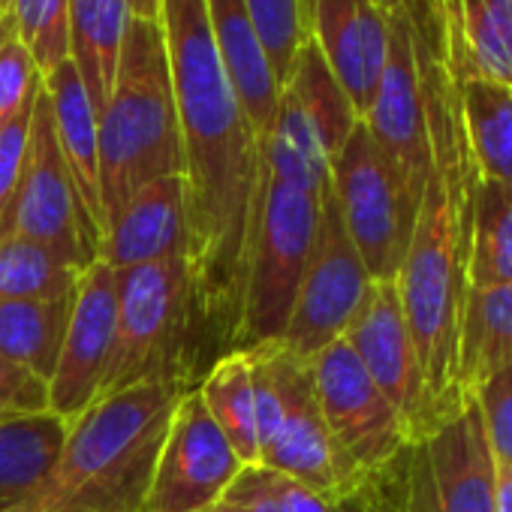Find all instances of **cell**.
<instances>
[{"label":"cell","instance_id":"cell-1","mask_svg":"<svg viewBox=\"0 0 512 512\" xmlns=\"http://www.w3.org/2000/svg\"><path fill=\"white\" fill-rule=\"evenodd\" d=\"M172 94L184 151L187 272L193 305L208 320H238L244 253L256 181L260 139L214 46L205 0H160Z\"/></svg>","mask_w":512,"mask_h":512},{"label":"cell","instance_id":"cell-2","mask_svg":"<svg viewBox=\"0 0 512 512\" xmlns=\"http://www.w3.org/2000/svg\"><path fill=\"white\" fill-rule=\"evenodd\" d=\"M410 16L425 85L431 169L395 281L416 344L431 425H437L470 404L458 389V335L470 296L479 169L467 139L458 85L440 64L422 0H413Z\"/></svg>","mask_w":512,"mask_h":512},{"label":"cell","instance_id":"cell-3","mask_svg":"<svg viewBox=\"0 0 512 512\" xmlns=\"http://www.w3.org/2000/svg\"><path fill=\"white\" fill-rule=\"evenodd\" d=\"M181 392L178 374H166L94 401L70 425L49 479L7 512H145Z\"/></svg>","mask_w":512,"mask_h":512},{"label":"cell","instance_id":"cell-4","mask_svg":"<svg viewBox=\"0 0 512 512\" xmlns=\"http://www.w3.org/2000/svg\"><path fill=\"white\" fill-rule=\"evenodd\" d=\"M97 142L103 232L142 187L184 175L166 37L157 19L136 16L130 25L115 88L97 118Z\"/></svg>","mask_w":512,"mask_h":512},{"label":"cell","instance_id":"cell-5","mask_svg":"<svg viewBox=\"0 0 512 512\" xmlns=\"http://www.w3.org/2000/svg\"><path fill=\"white\" fill-rule=\"evenodd\" d=\"M323 193L275 178L260 160L238 320L232 329L235 350H253L284 338L311 260Z\"/></svg>","mask_w":512,"mask_h":512},{"label":"cell","instance_id":"cell-6","mask_svg":"<svg viewBox=\"0 0 512 512\" xmlns=\"http://www.w3.org/2000/svg\"><path fill=\"white\" fill-rule=\"evenodd\" d=\"M395 485V512H497V461L476 401L437 422L383 470Z\"/></svg>","mask_w":512,"mask_h":512},{"label":"cell","instance_id":"cell-7","mask_svg":"<svg viewBox=\"0 0 512 512\" xmlns=\"http://www.w3.org/2000/svg\"><path fill=\"white\" fill-rule=\"evenodd\" d=\"M190 305L187 250L118 272V329L100 398L175 374V350Z\"/></svg>","mask_w":512,"mask_h":512},{"label":"cell","instance_id":"cell-8","mask_svg":"<svg viewBox=\"0 0 512 512\" xmlns=\"http://www.w3.org/2000/svg\"><path fill=\"white\" fill-rule=\"evenodd\" d=\"M332 193L371 281L398 278L419 202L362 121L332 160Z\"/></svg>","mask_w":512,"mask_h":512},{"label":"cell","instance_id":"cell-9","mask_svg":"<svg viewBox=\"0 0 512 512\" xmlns=\"http://www.w3.org/2000/svg\"><path fill=\"white\" fill-rule=\"evenodd\" d=\"M4 235L40 241L67 256L79 269H88L100 260V232L88 217L58 148L52 106L43 88L34 103L22 178Z\"/></svg>","mask_w":512,"mask_h":512},{"label":"cell","instance_id":"cell-10","mask_svg":"<svg viewBox=\"0 0 512 512\" xmlns=\"http://www.w3.org/2000/svg\"><path fill=\"white\" fill-rule=\"evenodd\" d=\"M368 287H371V275L356 244L347 235L329 181L320 205V223L311 247V260L281 344L293 356L311 362L329 344L344 338V332L350 329L353 317L359 314L368 296Z\"/></svg>","mask_w":512,"mask_h":512},{"label":"cell","instance_id":"cell-11","mask_svg":"<svg viewBox=\"0 0 512 512\" xmlns=\"http://www.w3.org/2000/svg\"><path fill=\"white\" fill-rule=\"evenodd\" d=\"M314 392L341 455L371 482L410 446L407 431L344 338L311 359Z\"/></svg>","mask_w":512,"mask_h":512},{"label":"cell","instance_id":"cell-12","mask_svg":"<svg viewBox=\"0 0 512 512\" xmlns=\"http://www.w3.org/2000/svg\"><path fill=\"white\" fill-rule=\"evenodd\" d=\"M281 383H284V413L275 434L260 446V464L296 479L299 485L347 503L356 500L368 479L341 455L335 446L329 425L323 419L311 362L293 356L281 344Z\"/></svg>","mask_w":512,"mask_h":512},{"label":"cell","instance_id":"cell-13","mask_svg":"<svg viewBox=\"0 0 512 512\" xmlns=\"http://www.w3.org/2000/svg\"><path fill=\"white\" fill-rule=\"evenodd\" d=\"M244 461L205 410L196 389H184L148 488L145 512H208L241 473Z\"/></svg>","mask_w":512,"mask_h":512},{"label":"cell","instance_id":"cell-14","mask_svg":"<svg viewBox=\"0 0 512 512\" xmlns=\"http://www.w3.org/2000/svg\"><path fill=\"white\" fill-rule=\"evenodd\" d=\"M413 7V4H410ZM407 10L389 13V55L377 85V94L362 118L371 139L392 163L413 199H422V187L431 169L425 85L416 46L413 16Z\"/></svg>","mask_w":512,"mask_h":512},{"label":"cell","instance_id":"cell-15","mask_svg":"<svg viewBox=\"0 0 512 512\" xmlns=\"http://www.w3.org/2000/svg\"><path fill=\"white\" fill-rule=\"evenodd\" d=\"M344 341L398 413L407 431V443L422 440L434 425L428 413V395L416 344L407 326L395 278L371 281L359 314L344 332Z\"/></svg>","mask_w":512,"mask_h":512},{"label":"cell","instance_id":"cell-16","mask_svg":"<svg viewBox=\"0 0 512 512\" xmlns=\"http://www.w3.org/2000/svg\"><path fill=\"white\" fill-rule=\"evenodd\" d=\"M118 329V272L103 260L91 263L73 290L70 320L58 365L49 383L52 413L76 422L97 398L112 362Z\"/></svg>","mask_w":512,"mask_h":512},{"label":"cell","instance_id":"cell-17","mask_svg":"<svg viewBox=\"0 0 512 512\" xmlns=\"http://www.w3.org/2000/svg\"><path fill=\"white\" fill-rule=\"evenodd\" d=\"M308 37L365 118L389 55V13L374 0H305Z\"/></svg>","mask_w":512,"mask_h":512},{"label":"cell","instance_id":"cell-18","mask_svg":"<svg viewBox=\"0 0 512 512\" xmlns=\"http://www.w3.org/2000/svg\"><path fill=\"white\" fill-rule=\"evenodd\" d=\"M443 70L458 82L512 85V0H422Z\"/></svg>","mask_w":512,"mask_h":512},{"label":"cell","instance_id":"cell-19","mask_svg":"<svg viewBox=\"0 0 512 512\" xmlns=\"http://www.w3.org/2000/svg\"><path fill=\"white\" fill-rule=\"evenodd\" d=\"M178 250H187L184 175H169L142 187L106 226L100 260L115 272H127Z\"/></svg>","mask_w":512,"mask_h":512},{"label":"cell","instance_id":"cell-20","mask_svg":"<svg viewBox=\"0 0 512 512\" xmlns=\"http://www.w3.org/2000/svg\"><path fill=\"white\" fill-rule=\"evenodd\" d=\"M205 16L220 52L223 70L232 82V91L244 109V118L256 139H266L272 133L281 85L269 67V58L256 40L250 16L244 10V0H205Z\"/></svg>","mask_w":512,"mask_h":512},{"label":"cell","instance_id":"cell-21","mask_svg":"<svg viewBox=\"0 0 512 512\" xmlns=\"http://www.w3.org/2000/svg\"><path fill=\"white\" fill-rule=\"evenodd\" d=\"M43 91L52 106V124L58 136V148L76 184V193L94 220L97 232L103 235V214H100V142H97V109L73 67L64 61L43 79Z\"/></svg>","mask_w":512,"mask_h":512},{"label":"cell","instance_id":"cell-22","mask_svg":"<svg viewBox=\"0 0 512 512\" xmlns=\"http://www.w3.org/2000/svg\"><path fill=\"white\" fill-rule=\"evenodd\" d=\"M136 13L130 0H70V61L97 109H106Z\"/></svg>","mask_w":512,"mask_h":512},{"label":"cell","instance_id":"cell-23","mask_svg":"<svg viewBox=\"0 0 512 512\" xmlns=\"http://www.w3.org/2000/svg\"><path fill=\"white\" fill-rule=\"evenodd\" d=\"M512 362V284L470 290L458 335V389L473 401L476 389Z\"/></svg>","mask_w":512,"mask_h":512},{"label":"cell","instance_id":"cell-24","mask_svg":"<svg viewBox=\"0 0 512 512\" xmlns=\"http://www.w3.org/2000/svg\"><path fill=\"white\" fill-rule=\"evenodd\" d=\"M70 425L46 410L25 419L0 422V512L31 497L58 464Z\"/></svg>","mask_w":512,"mask_h":512},{"label":"cell","instance_id":"cell-25","mask_svg":"<svg viewBox=\"0 0 512 512\" xmlns=\"http://www.w3.org/2000/svg\"><path fill=\"white\" fill-rule=\"evenodd\" d=\"M70 305L73 296L58 302L0 299V356L52 383L70 320Z\"/></svg>","mask_w":512,"mask_h":512},{"label":"cell","instance_id":"cell-26","mask_svg":"<svg viewBox=\"0 0 512 512\" xmlns=\"http://www.w3.org/2000/svg\"><path fill=\"white\" fill-rule=\"evenodd\" d=\"M458 97L479 178L512 193V85L464 82Z\"/></svg>","mask_w":512,"mask_h":512},{"label":"cell","instance_id":"cell-27","mask_svg":"<svg viewBox=\"0 0 512 512\" xmlns=\"http://www.w3.org/2000/svg\"><path fill=\"white\" fill-rule=\"evenodd\" d=\"M205 410L226 434L244 467L260 464V431H256V398H253V365L247 350L223 356L202 386L196 389Z\"/></svg>","mask_w":512,"mask_h":512},{"label":"cell","instance_id":"cell-28","mask_svg":"<svg viewBox=\"0 0 512 512\" xmlns=\"http://www.w3.org/2000/svg\"><path fill=\"white\" fill-rule=\"evenodd\" d=\"M82 272L85 269L40 241L22 235L0 238V299H70Z\"/></svg>","mask_w":512,"mask_h":512},{"label":"cell","instance_id":"cell-29","mask_svg":"<svg viewBox=\"0 0 512 512\" xmlns=\"http://www.w3.org/2000/svg\"><path fill=\"white\" fill-rule=\"evenodd\" d=\"M284 94H290L296 100V106L314 124L326 151L335 160V154L341 151V145L347 142V136L359 124V115H356L353 103L347 100L344 88L338 85V79L332 76V70L326 67L323 55L317 52V46L311 40L299 52L296 67L284 85Z\"/></svg>","mask_w":512,"mask_h":512},{"label":"cell","instance_id":"cell-30","mask_svg":"<svg viewBox=\"0 0 512 512\" xmlns=\"http://www.w3.org/2000/svg\"><path fill=\"white\" fill-rule=\"evenodd\" d=\"M512 284V193L479 178L470 241V290Z\"/></svg>","mask_w":512,"mask_h":512},{"label":"cell","instance_id":"cell-31","mask_svg":"<svg viewBox=\"0 0 512 512\" xmlns=\"http://www.w3.org/2000/svg\"><path fill=\"white\" fill-rule=\"evenodd\" d=\"M244 10L256 31L269 67L284 91L299 52L305 49L308 37V16L305 0H244Z\"/></svg>","mask_w":512,"mask_h":512},{"label":"cell","instance_id":"cell-32","mask_svg":"<svg viewBox=\"0 0 512 512\" xmlns=\"http://www.w3.org/2000/svg\"><path fill=\"white\" fill-rule=\"evenodd\" d=\"M10 16L43 79L70 61V0H10Z\"/></svg>","mask_w":512,"mask_h":512},{"label":"cell","instance_id":"cell-33","mask_svg":"<svg viewBox=\"0 0 512 512\" xmlns=\"http://www.w3.org/2000/svg\"><path fill=\"white\" fill-rule=\"evenodd\" d=\"M488 449L500 467H512V362L494 371L473 395Z\"/></svg>","mask_w":512,"mask_h":512},{"label":"cell","instance_id":"cell-34","mask_svg":"<svg viewBox=\"0 0 512 512\" xmlns=\"http://www.w3.org/2000/svg\"><path fill=\"white\" fill-rule=\"evenodd\" d=\"M43 88V76L31 52L16 40V34L0 46V124L19 115Z\"/></svg>","mask_w":512,"mask_h":512},{"label":"cell","instance_id":"cell-35","mask_svg":"<svg viewBox=\"0 0 512 512\" xmlns=\"http://www.w3.org/2000/svg\"><path fill=\"white\" fill-rule=\"evenodd\" d=\"M34 103H37V97H34ZM34 103H28L7 124H0V238L7 232V220H10V211L16 202L28 133H31V118H34Z\"/></svg>","mask_w":512,"mask_h":512},{"label":"cell","instance_id":"cell-36","mask_svg":"<svg viewBox=\"0 0 512 512\" xmlns=\"http://www.w3.org/2000/svg\"><path fill=\"white\" fill-rule=\"evenodd\" d=\"M46 410H52L49 383L31 374L28 368L0 356V422L37 416Z\"/></svg>","mask_w":512,"mask_h":512},{"label":"cell","instance_id":"cell-37","mask_svg":"<svg viewBox=\"0 0 512 512\" xmlns=\"http://www.w3.org/2000/svg\"><path fill=\"white\" fill-rule=\"evenodd\" d=\"M220 506H226L229 512H284L263 464L241 467L235 482L220 497Z\"/></svg>","mask_w":512,"mask_h":512},{"label":"cell","instance_id":"cell-38","mask_svg":"<svg viewBox=\"0 0 512 512\" xmlns=\"http://www.w3.org/2000/svg\"><path fill=\"white\" fill-rule=\"evenodd\" d=\"M497 512H512V467L497 464Z\"/></svg>","mask_w":512,"mask_h":512},{"label":"cell","instance_id":"cell-39","mask_svg":"<svg viewBox=\"0 0 512 512\" xmlns=\"http://www.w3.org/2000/svg\"><path fill=\"white\" fill-rule=\"evenodd\" d=\"M130 7L139 19H157L160 22V0H130Z\"/></svg>","mask_w":512,"mask_h":512},{"label":"cell","instance_id":"cell-40","mask_svg":"<svg viewBox=\"0 0 512 512\" xmlns=\"http://www.w3.org/2000/svg\"><path fill=\"white\" fill-rule=\"evenodd\" d=\"M13 34H16V31H13V16H10V10H7V13H0V46H4Z\"/></svg>","mask_w":512,"mask_h":512},{"label":"cell","instance_id":"cell-41","mask_svg":"<svg viewBox=\"0 0 512 512\" xmlns=\"http://www.w3.org/2000/svg\"><path fill=\"white\" fill-rule=\"evenodd\" d=\"M374 4L386 13H398V10H407L413 0H374Z\"/></svg>","mask_w":512,"mask_h":512},{"label":"cell","instance_id":"cell-42","mask_svg":"<svg viewBox=\"0 0 512 512\" xmlns=\"http://www.w3.org/2000/svg\"><path fill=\"white\" fill-rule=\"evenodd\" d=\"M10 10V0H0V13H7Z\"/></svg>","mask_w":512,"mask_h":512},{"label":"cell","instance_id":"cell-43","mask_svg":"<svg viewBox=\"0 0 512 512\" xmlns=\"http://www.w3.org/2000/svg\"><path fill=\"white\" fill-rule=\"evenodd\" d=\"M208 512H229V509H226V506H220V503H217V506H214V509H208Z\"/></svg>","mask_w":512,"mask_h":512}]
</instances>
